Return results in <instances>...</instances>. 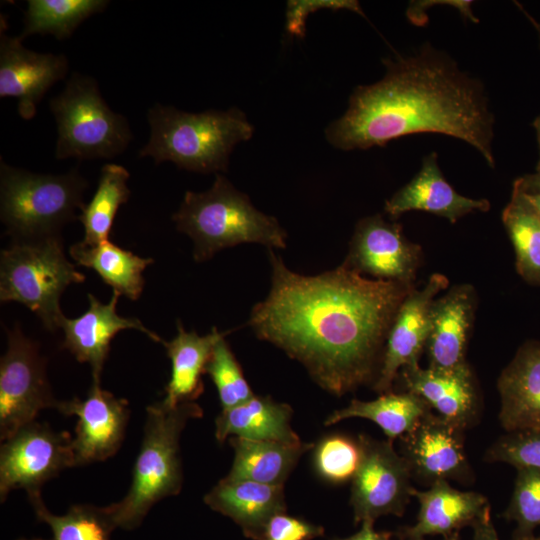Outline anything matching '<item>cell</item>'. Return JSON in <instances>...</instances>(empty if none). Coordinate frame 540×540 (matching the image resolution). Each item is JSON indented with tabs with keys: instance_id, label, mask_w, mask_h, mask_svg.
<instances>
[{
	"instance_id": "6da1fadb",
	"label": "cell",
	"mask_w": 540,
	"mask_h": 540,
	"mask_svg": "<svg viewBox=\"0 0 540 540\" xmlns=\"http://www.w3.org/2000/svg\"><path fill=\"white\" fill-rule=\"evenodd\" d=\"M269 260V294L249 319L255 335L302 363L334 395L375 382L389 330L414 284L366 278L343 264L305 276L274 249Z\"/></svg>"
},
{
	"instance_id": "7a4b0ae2",
	"label": "cell",
	"mask_w": 540,
	"mask_h": 540,
	"mask_svg": "<svg viewBox=\"0 0 540 540\" xmlns=\"http://www.w3.org/2000/svg\"><path fill=\"white\" fill-rule=\"evenodd\" d=\"M384 77L356 87L346 112L325 129L341 150L384 146L416 133H441L474 147L494 168V115L482 83L430 45L383 60Z\"/></svg>"
},
{
	"instance_id": "3957f363",
	"label": "cell",
	"mask_w": 540,
	"mask_h": 540,
	"mask_svg": "<svg viewBox=\"0 0 540 540\" xmlns=\"http://www.w3.org/2000/svg\"><path fill=\"white\" fill-rule=\"evenodd\" d=\"M146 411L144 435L129 491L119 502L103 507L114 529L139 527L154 504L180 492V436L190 419L203 415L196 402L169 407L159 401Z\"/></svg>"
},
{
	"instance_id": "277c9868",
	"label": "cell",
	"mask_w": 540,
	"mask_h": 540,
	"mask_svg": "<svg viewBox=\"0 0 540 540\" xmlns=\"http://www.w3.org/2000/svg\"><path fill=\"white\" fill-rule=\"evenodd\" d=\"M150 138L139 152L156 164L172 161L200 173L225 172L238 143L249 140L254 127L238 108L187 113L155 104L148 111Z\"/></svg>"
},
{
	"instance_id": "5b68a950",
	"label": "cell",
	"mask_w": 540,
	"mask_h": 540,
	"mask_svg": "<svg viewBox=\"0 0 540 540\" xmlns=\"http://www.w3.org/2000/svg\"><path fill=\"white\" fill-rule=\"evenodd\" d=\"M172 220L193 240L197 262L243 243H258L269 249L286 247L287 233L278 220L257 210L249 197L220 173L207 191H187Z\"/></svg>"
},
{
	"instance_id": "8992f818",
	"label": "cell",
	"mask_w": 540,
	"mask_h": 540,
	"mask_svg": "<svg viewBox=\"0 0 540 540\" xmlns=\"http://www.w3.org/2000/svg\"><path fill=\"white\" fill-rule=\"evenodd\" d=\"M88 187L77 169L65 174H39L11 167L1 160L0 215L13 241L60 236L62 227L78 218Z\"/></svg>"
},
{
	"instance_id": "52a82bcc",
	"label": "cell",
	"mask_w": 540,
	"mask_h": 540,
	"mask_svg": "<svg viewBox=\"0 0 540 540\" xmlns=\"http://www.w3.org/2000/svg\"><path fill=\"white\" fill-rule=\"evenodd\" d=\"M85 275L65 256L61 236L13 241L0 255V301L28 307L49 331L65 317L60 297Z\"/></svg>"
},
{
	"instance_id": "ba28073f",
	"label": "cell",
	"mask_w": 540,
	"mask_h": 540,
	"mask_svg": "<svg viewBox=\"0 0 540 540\" xmlns=\"http://www.w3.org/2000/svg\"><path fill=\"white\" fill-rule=\"evenodd\" d=\"M50 109L58 129L57 159L111 158L132 139L126 118L109 108L91 77L74 73Z\"/></svg>"
},
{
	"instance_id": "9c48e42d",
	"label": "cell",
	"mask_w": 540,
	"mask_h": 540,
	"mask_svg": "<svg viewBox=\"0 0 540 540\" xmlns=\"http://www.w3.org/2000/svg\"><path fill=\"white\" fill-rule=\"evenodd\" d=\"M8 347L0 362V438L5 441L39 412L57 408L38 345L19 326L7 331Z\"/></svg>"
},
{
	"instance_id": "30bf717a",
	"label": "cell",
	"mask_w": 540,
	"mask_h": 540,
	"mask_svg": "<svg viewBox=\"0 0 540 540\" xmlns=\"http://www.w3.org/2000/svg\"><path fill=\"white\" fill-rule=\"evenodd\" d=\"M358 441L361 461L350 497L354 524L385 515L402 516L414 490L407 461L397 454L392 441L366 435H360Z\"/></svg>"
},
{
	"instance_id": "8fae6325",
	"label": "cell",
	"mask_w": 540,
	"mask_h": 540,
	"mask_svg": "<svg viewBox=\"0 0 540 540\" xmlns=\"http://www.w3.org/2000/svg\"><path fill=\"white\" fill-rule=\"evenodd\" d=\"M69 467H74L69 432L35 421L23 426L1 445V502L14 489H25L27 494L40 491L46 481Z\"/></svg>"
},
{
	"instance_id": "7c38bea8",
	"label": "cell",
	"mask_w": 540,
	"mask_h": 540,
	"mask_svg": "<svg viewBox=\"0 0 540 540\" xmlns=\"http://www.w3.org/2000/svg\"><path fill=\"white\" fill-rule=\"evenodd\" d=\"M421 248L402 233L401 225L380 214L361 219L343 265L377 280L414 284Z\"/></svg>"
},
{
	"instance_id": "4fadbf2b",
	"label": "cell",
	"mask_w": 540,
	"mask_h": 540,
	"mask_svg": "<svg viewBox=\"0 0 540 540\" xmlns=\"http://www.w3.org/2000/svg\"><path fill=\"white\" fill-rule=\"evenodd\" d=\"M56 409L78 419L72 438L74 466L104 461L120 448L129 419V405L126 399L102 389L100 383H92L86 398L59 401Z\"/></svg>"
},
{
	"instance_id": "5bb4252c",
	"label": "cell",
	"mask_w": 540,
	"mask_h": 540,
	"mask_svg": "<svg viewBox=\"0 0 540 540\" xmlns=\"http://www.w3.org/2000/svg\"><path fill=\"white\" fill-rule=\"evenodd\" d=\"M446 276L432 274L421 289H413L403 300L389 330L374 390L390 392L398 371L419 364L430 332V312L436 296L448 287Z\"/></svg>"
},
{
	"instance_id": "9a60e30c",
	"label": "cell",
	"mask_w": 540,
	"mask_h": 540,
	"mask_svg": "<svg viewBox=\"0 0 540 540\" xmlns=\"http://www.w3.org/2000/svg\"><path fill=\"white\" fill-rule=\"evenodd\" d=\"M464 430L437 414H426L402 437V456L412 476L430 484L440 480L464 481L469 478Z\"/></svg>"
},
{
	"instance_id": "2e32d148",
	"label": "cell",
	"mask_w": 540,
	"mask_h": 540,
	"mask_svg": "<svg viewBox=\"0 0 540 540\" xmlns=\"http://www.w3.org/2000/svg\"><path fill=\"white\" fill-rule=\"evenodd\" d=\"M20 36L10 37L1 29L0 97H15L18 113L26 120L46 91L64 78L68 60L63 54L38 53L26 49Z\"/></svg>"
},
{
	"instance_id": "e0dca14e",
	"label": "cell",
	"mask_w": 540,
	"mask_h": 540,
	"mask_svg": "<svg viewBox=\"0 0 540 540\" xmlns=\"http://www.w3.org/2000/svg\"><path fill=\"white\" fill-rule=\"evenodd\" d=\"M120 294L113 292L108 303H102L91 293L88 294L89 307L79 317H64L61 328L64 331L62 347L67 349L82 363H88L94 383H100L104 363L110 351L112 339L125 329H137L155 342L163 340L147 329L137 318H126L117 313Z\"/></svg>"
},
{
	"instance_id": "ac0fdd59",
	"label": "cell",
	"mask_w": 540,
	"mask_h": 540,
	"mask_svg": "<svg viewBox=\"0 0 540 540\" xmlns=\"http://www.w3.org/2000/svg\"><path fill=\"white\" fill-rule=\"evenodd\" d=\"M401 375L408 392L420 397L443 419L466 429L478 411V396L468 364L453 369L404 367Z\"/></svg>"
},
{
	"instance_id": "d6986e66",
	"label": "cell",
	"mask_w": 540,
	"mask_h": 540,
	"mask_svg": "<svg viewBox=\"0 0 540 540\" xmlns=\"http://www.w3.org/2000/svg\"><path fill=\"white\" fill-rule=\"evenodd\" d=\"M413 496L420 506L417 521L396 532L400 540H425L430 535L445 537L472 526L490 509L482 494L454 489L445 480L434 482L425 491L414 489Z\"/></svg>"
},
{
	"instance_id": "ffe728a7",
	"label": "cell",
	"mask_w": 540,
	"mask_h": 540,
	"mask_svg": "<svg viewBox=\"0 0 540 540\" xmlns=\"http://www.w3.org/2000/svg\"><path fill=\"white\" fill-rule=\"evenodd\" d=\"M489 208L486 199H471L456 192L443 177L435 152L423 158L419 172L385 203V212L393 218L420 210L447 218L451 223L473 211L485 212Z\"/></svg>"
},
{
	"instance_id": "44dd1931",
	"label": "cell",
	"mask_w": 540,
	"mask_h": 540,
	"mask_svg": "<svg viewBox=\"0 0 540 540\" xmlns=\"http://www.w3.org/2000/svg\"><path fill=\"white\" fill-rule=\"evenodd\" d=\"M214 511L232 519L245 537L261 540L276 514L286 512L284 486L224 477L204 497Z\"/></svg>"
},
{
	"instance_id": "7402d4cb",
	"label": "cell",
	"mask_w": 540,
	"mask_h": 540,
	"mask_svg": "<svg viewBox=\"0 0 540 540\" xmlns=\"http://www.w3.org/2000/svg\"><path fill=\"white\" fill-rule=\"evenodd\" d=\"M499 420L507 432L540 430V342L527 341L498 378Z\"/></svg>"
},
{
	"instance_id": "603a6c76",
	"label": "cell",
	"mask_w": 540,
	"mask_h": 540,
	"mask_svg": "<svg viewBox=\"0 0 540 540\" xmlns=\"http://www.w3.org/2000/svg\"><path fill=\"white\" fill-rule=\"evenodd\" d=\"M474 309L475 292L467 284L454 286L434 300L426 344L430 368L447 370L466 364V345Z\"/></svg>"
},
{
	"instance_id": "cb8c5ba5",
	"label": "cell",
	"mask_w": 540,
	"mask_h": 540,
	"mask_svg": "<svg viewBox=\"0 0 540 540\" xmlns=\"http://www.w3.org/2000/svg\"><path fill=\"white\" fill-rule=\"evenodd\" d=\"M292 413L288 404L254 395L236 407L221 411L215 420V436L219 443L236 436L298 445L302 441L291 428Z\"/></svg>"
},
{
	"instance_id": "d4e9b609",
	"label": "cell",
	"mask_w": 540,
	"mask_h": 540,
	"mask_svg": "<svg viewBox=\"0 0 540 540\" xmlns=\"http://www.w3.org/2000/svg\"><path fill=\"white\" fill-rule=\"evenodd\" d=\"M226 334L213 327L209 334L200 336L194 331L187 332L182 323L177 322V335L169 342H162L171 361V376L162 400L164 404L174 407L195 402L203 393L202 375L216 342Z\"/></svg>"
},
{
	"instance_id": "484cf974",
	"label": "cell",
	"mask_w": 540,
	"mask_h": 540,
	"mask_svg": "<svg viewBox=\"0 0 540 540\" xmlns=\"http://www.w3.org/2000/svg\"><path fill=\"white\" fill-rule=\"evenodd\" d=\"M228 442L234 449V460L226 477L282 486L299 458L313 447L310 443L290 445L236 436Z\"/></svg>"
},
{
	"instance_id": "4316f807",
	"label": "cell",
	"mask_w": 540,
	"mask_h": 540,
	"mask_svg": "<svg viewBox=\"0 0 540 540\" xmlns=\"http://www.w3.org/2000/svg\"><path fill=\"white\" fill-rule=\"evenodd\" d=\"M69 254L78 265L94 270L113 292L130 300L140 297L145 284L143 271L153 263V259L139 257L110 240L94 245L75 243Z\"/></svg>"
},
{
	"instance_id": "83f0119b",
	"label": "cell",
	"mask_w": 540,
	"mask_h": 540,
	"mask_svg": "<svg viewBox=\"0 0 540 540\" xmlns=\"http://www.w3.org/2000/svg\"><path fill=\"white\" fill-rule=\"evenodd\" d=\"M431 409L411 392L381 394L372 401L352 400L345 408L334 411L325 421L333 425L344 419L359 417L377 424L389 441L409 433Z\"/></svg>"
},
{
	"instance_id": "f1b7e54d",
	"label": "cell",
	"mask_w": 540,
	"mask_h": 540,
	"mask_svg": "<svg viewBox=\"0 0 540 540\" xmlns=\"http://www.w3.org/2000/svg\"><path fill=\"white\" fill-rule=\"evenodd\" d=\"M128 179L129 172L121 165L102 167L95 193L90 202L82 206L77 218L84 227V244L94 245L109 240L119 207L130 196Z\"/></svg>"
},
{
	"instance_id": "f546056e",
	"label": "cell",
	"mask_w": 540,
	"mask_h": 540,
	"mask_svg": "<svg viewBox=\"0 0 540 540\" xmlns=\"http://www.w3.org/2000/svg\"><path fill=\"white\" fill-rule=\"evenodd\" d=\"M502 221L514 247L518 273L528 283L540 285V217L515 187Z\"/></svg>"
},
{
	"instance_id": "4dcf8cb0",
	"label": "cell",
	"mask_w": 540,
	"mask_h": 540,
	"mask_svg": "<svg viewBox=\"0 0 540 540\" xmlns=\"http://www.w3.org/2000/svg\"><path fill=\"white\" fill-rule=\"evenodd\" d=\"M28 499L37 519L50 527L52 537L49 540H111V533L115 529L103 507L77 504L71 506L65 514L55 515L46 507L40 491L29 493Z\"/></svg>"
},
{
	"instance_id": "1f68e13d",
	"label": "cell",
	"mask_w": 540,
	"mask_h": 540,
	"mask_svg": "<svg viewBox=\"0 0 540 540\" xmlns=\"http://www.w3.org/2000/svg\"><path fill=\"white\" fill-rule=\"evenodd\" d=\"M107 5L104 0H29L20 37L38 33L68 38L81 22Z\"/></svg>"
},
{
	"instance_id": "d6a6232c",
	"label": "cell",
	"mask_w": 540,
	"mask_h": 540,
	"mask_svg": "<svg viewBox=\"0 0 540 540\" xmlns=\"http://www.w3.org/2000/svg\"><path fill=\"white\" fill-rule=\"evenodd\" d=\"M225 336L216 342L205 369L215 384L222 410L236 407L255 395Z\"/></svg>"
},
{
	"instance_id": "836d02e7",
	"label": "cell",
	"mask_w": 540,
	"mask_h": 540,
	"mask_svg": "<svg viewBox=\"0 0 540 540\" xmlns=\"http://www.w3.org/2000/svg\"><path fill=\"white\" fill-rule=\"evenodd\" d=\"M360 461L359 441L342 434L325 436L314 447L315 471L330 483L340 484L352 480Z\"/></svg>"
},
{
	"instance_id": "e575fe53",
	"label": "cell",
	"mask_w": 540,
	"mask_h": 540,
	"mask_svg": "<svg viewBox=\"0 0 540 540\" xmlns=\"http://www.w3.org/2000/svg\"><path fill=\"white\" fill-rule=\"evenodd\" d=\"M504 517L516 523L515 540L533 535L540 525V471L517 469L512 497Z\"/></svg>"
},
{
	"instance_id": "d590c367",
	"label": "cell",
	"mask_w": 540,
	"mask_h": 540,
	"mask_svg": "<svg viewBox=\"0 0 540 540\" xmlns=\"http://www.w3.org/2000/svg\"><path fill=\"white\" fill-rule=\"evenodd\" d=\"M487 458L540 471V430L508 432L491 446Z\"/></svg>"
},
{
	"instance_id": "8d00e7d4",
	"label": "cell",
	"mask_w": 540,
	"mask_h": 540,
	"mask_svg": "<svg viewBox=\"0 0 540 540\" xmlns=\"http://www.w3.org/2000/svg\"><path fill=\"white\" fill-rule=\"evenodd\" d=\"M320 9H346L365 17L358 1L355 0H290L286 9V29L292 36L305 35V22L309 14Z\"/></svg>"
},
{
	"instance_id": "74e56055",
	"label": "cell",
	"mask_w": 540,
	"mask_h": 540,
	"mask_svg": "<svg viewBox=\"0 0 540 540\" xmlns=\"http://www.w3.org/2000/svg\"><path fill=\"white\" fill-rule=\"evenodd\" d=\"M323 535L322 526L282 512L271 518L261 540H313Z\"/></svg>"
},
{
	"instance_id": "f35d334b",
	"label": "cell",
	"mask_w": 540,
	"mask_h": 540,
	"mask_svg": "<svg viewBox=\"0 0 540 540\" xmlns=\"http://www.w3.org/2000/svg\"><path fill=\"white\" fill-rule=\"evenodd\" d=\"M374 522L366 520L361 523V528L355 534L345 538H332L331 540H392V533L387 531H376Z\"/></svg>"
},
{
	"instance_id": "ab89813d",
	"label": "cell",
	"mask_w": 540,
	"mask_h": 540,
	"mask_svg": "<svg viewBox=\"0 0 540 540\" xmlns=\"http://www.w3.org/2000/svg\"><path fill=\"white\" fill-rule=\"evenodd\" d=\"M471 527L473 528L472 540H499L497 531L491 520L490 509Z\"/></svg>"
},
{
	"instance_id": "60d3db41",
	"label": "cell",
	"mask_w": 540,
	"mask_h": 540,
	"mask_svg": "<svg viewBox=\"0 0 540 540\" xmlns=\"http://www.w3.org/2000/svg\"><path fill=\"white\" fill-rule=\"evenodd\" d=\"M514 186L526 194L540 193V169H536L534 174L517 179Z\"/></svg>"
},
{
	"instance_id": "b9f144b4",
	"label": "cell",
	"mask_w": 540,
	"mask_h": 540,
	"mask_svg": "<svg viewBox=\"0 0 540 540\" xmlns=\"http://www.w3.org/2000/svg\"><path fill=\"white\" fill-rule=\"evenodd\" d=\"M515 187V186H513ZM516 188V187H515ZM518 189V188H517ZM519 190V189H518ZM520 191V190H519ZM522 195L524 196L525 200L529 203V205L533 208V210L538 214L540 217V193L537 194H526L520 191Z\"/></svg>"
},
{
	"instance_id": "7bdbcfd3",
	"label": "cell",
	"mask_w": 540,
	"mask_h": 540,
	"mask_svg": "<svg viewBox=\"0 0 540 540\" xmlns=\"http://www.w3.org/2000/svg\"><path fill=\"white\" fill-rule=\"evenodd\" d=\"M533 125L536 129L537 139H538V144H539V151H540V116L534 121ZM537 169H540V159L537 165Z\"/></svg>"
},
{
	"instance_id": "ee69618b",
	"label": "cell",
	"mask_w": 540,
	"mask_h": 540,
	"mask_svg": "<svg viewBox=\"0 0 540 540\" xmlns=\"http://www.w3.org/2000/svg\"><path fill=\"white\" fill-rule=\"evenodd\" d=\"M443 540H459V532H454L444 537Z\"/></svg>"
},
{
	"instance_id": "f6af8a7d",
	"label": "cell",
	"mask_w": 540,
	"mask_h": 540,
	"mask_svg": "<svg viewBox=\"0 0 540 540\" xmlns=\"http://www.w3.org/2000/svg\"><path fill=\"white\" fill-rule=\"evenodd\" d=\"M518 540H540V536L530 535V536H527Z\"/></svg>"
}]
</instances>
